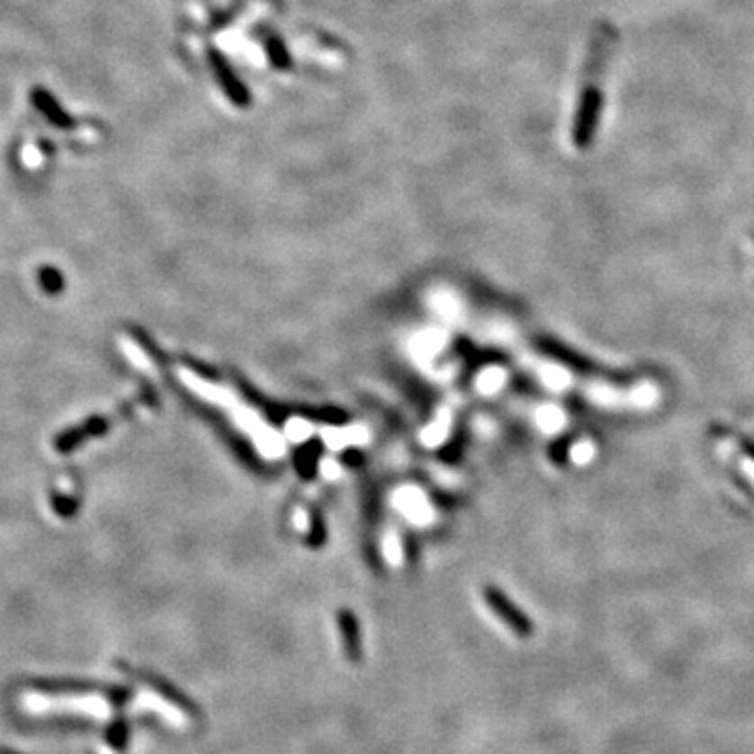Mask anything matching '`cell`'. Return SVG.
<instances>
[{
	"mask_svg": "<svg viewBox=\"0 0 754 754\" xmlns=\"http://www.w3.org/2000/svg\"><path fill=\"white\" fill-rule=\"evenodd\" d=\"M482 597L489 608L493 610V615L499 618V621L509 631H514L516 635L528 637L530 633H533V623H530V618L524 615V612L517 608V606L511 602L503 591L497 589V587H484Z\"/></svg>",
	"mask_w": 754,
	"mask_h": 754,
	"instance_id": "3957f363",
	"label": "cell"
},
{
	"mask_svg": "<svg viewBox=\"0 0 754 754\" xmlns=\"http://www.w3.org/2000/svg\"><path fill=\"white\" fill-rule=\"evenodd\" d=\"M134 696L132 689H112V692H40L28 689L19 696L22 708L30 714L67 713L82 717H105L113 708L124 705Z\"/></svg>",
	"mask_w": 754,
	"mask_h": 754,
	"instance_id": "6da1fadb",
	"label": "cell"
},
{
	"mask_svg": "<svg viewBox=\"0 0 754 754\" xmlns=\"http://www.w3.org/2000/svg\"><path fill=\"white\" fill-rule=\"evenodd\" d=\"M337 631L342 637V650L348 662L359 664L365 658V648H363V635L361 624L356 621L355 612L340 610L337 612Z\"/></svg>",
	"mask_w": 754,
	"mask_h": 754,
	"instance_id": "277c9868",
	"label": "cell"
},
{
	"mask_svg": "<svg viewBox=\"0 0 754 754\" xmlns=\"http://www.w3.org/2000/svg\"><path fill=\"white\" fill-rule=\"evenodd\" d=\"M212 66H214V72H216V76H219L220 85L225 86V91H227L229 94H231V99H235V103L246 105V101H247V93L244 91V88L239 86L238 78H233V74L229 72V67L225 66V61H222L220 57H212Z\"/></svg>",
	"mask_w": 754,
	"mask_h": 754,
	"instance_id": "8992f818",
	"label": "cell"
},
{
	"mask_svg": "<svg viewBox=\"0 0 754 754\" xmlns=\"http://www.w3.org/2000/svg\"><path fill=\"white\" fill-rule=\"evenodd\" d=\"M719 453L732 465L740 468V474H742L746 480H749L754 487V449H750V453H744L742 449H738L736 440L721 438L719 440Z\"/></svg>",
	"mask_w": 754,
	"mask_h": 754,
	"instance_id": "5b68a950",
	"label": "cell"
},
{
	"mask_svg": "<svg viewBox=\"0 0 754 754\" xmlns=\"http://www.w3.org/2000/svg\"><path fill=\"white\" fill-rule=\"evenodd\" d=\"M124 673L130 677V679L137 683L139 687H143V689H147V692L156 694L159 700H164L166 705L176 708V711L183 713L184 717H189L191 721L203 719L202 706L197 705L193 698H189L187 694L181 692V689H178L175 683L166 681L164 677L147 673V670H132V669H124Z\"/></svg>",
	"mask_w": 754,
	"mask_h": 754,
	"instance_id": "7a4b0ae2",
	"label": "cell"
}]
</instances>
